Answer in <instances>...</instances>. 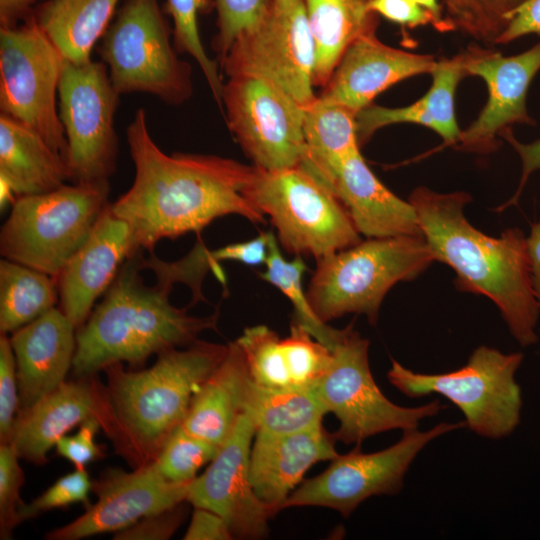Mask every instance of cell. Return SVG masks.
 Here are the masks:
<instances>
[{
    "label": "cell",
    "instance_id": "1",
    "mask_svg": "<svg viewBox=\"0 0 540 540\" xmlns=\"http://www.w3.org/2000/svg\"><path fill=\"white\" fill-rule=\"evenodd\" d=\"M126 136L135 178L111 209L130 225L140 248L153 252L160 240L199 233L226 215L265 223V215L243 194L254 166L215 155L164 153L150 135L143 108L135 112Z\"/></svg>",
    "mask_w": 540,
    "mask_h": 540
},
{
    "label": "cell",
    "instance_id": "2",
    "mask_svg": "<svg viewBox=\"0 0 540 540\" xmlns=\"http://www.w3.org/2000/svg\"><path fill=\"white\" fill-rule=\"evenodd\" d=\"M471 196L463 191L438 193L413 190V205L422 236L435 261L455 274L462 291L488 297L498 307L511 335L523 347L538 341L540 307L536 300L527 251V237L509 228L491 237L472 226L464 215Z\"/></svg>",
    "mask_w": 540,
    "mask_h": 540
},
{
    "label": "cell",
    "instance_id": "3",
    "mask_svg": "<svg viewBox=\"0 0 540 540\" xmlns=\"http://www.w3.org/2000/svg\"><path fill=\"white\" fill-rule=\"evenodd\" d=\"M144 249L121 266L102 301L76 331L72 369L77 377L96 375L114 363L141 366L153 354L186 347L201 332L216 329L219 309L193 316L169 301L171 289L147 286L140 271Z\"/></svg>",
    "mask_w": 540,
    "mask_h": 540
},
{
    "label": "cell",
    "instance_id": "4",
    "mask_svg": "<svg viewBox=\"0 0 540 540\" xmlns=\"http://www.w3.org/2000/svg\"><path fill=\"white\" fill-rule=\"evenodd\" d=\"M227 348L197 340L158 354L148 369L126 371L114 363L103 370L115 422L112 441L134 468L155 460Z\"/></svg>",
    "mask_w": 540,
    "mask_h": 540
},
{
    "label": "cell",
    "instance_id": "5",
    "mask_svg": "<svg viewBox=\"0 0 540 540\" xmlns=\"http://www.w3.org/2000/svg\"><path fill=\"white\" fill-rule=\"evenodd\" d=\"M434 261L423 236L367 238L317 261L306 295L324 323L356 313L376 325L387 292Z\"/></svg>",
    "mask_w": 540,
    "mask_h": 540
},
{
    "label": "cell",
    "instance_id": "6",
    "mask_svg": "<svg viewBox=\"0 0 540 540\" xmlns=\"http://www.w3.org/2000/svg\"><path fill=\"white\" fill-rule=\"evenodd\" d=\"M109 194V180H102L16 198L1 227V255L56 279L110 203Z\"/></svg>",
    "mask_w": 540,
    "mask_h": 540
},
{
    "label": "cell",
    "instance_id": "7",
    "mask_svg": "<svg viewBox=\"0 0 540 540\" xmlns=\"http://www.w3.org/2000/svg\"><path fill=\"white\" fill-rule=\"evenodd\" d=\"M244 196L277 232L283 248L319 261L361 241L335 193L301 164L278 170L254 166Z\"/></svg>",
    "mask_w": 540,
    "mask_h": 540
},
{
    "label": "cell",
    "instance_id": "8",
    "mask_svg": "<svg viewBox=\"0 0 540 540\" xmlns=\"http://www.w3.org/2000/svg\"><path fill=\"white\" fill-rule=\"evenodd\" d=\"M522 361L520 352L503 353L482 345L472 352L464 366L445 373L414 372L391 359L387 378L411 398L434 393L445 397L460 409L472 432L501 439L520 424L522 395L515 374Z\"/></svg>",
    "mask_w": 540,
    "mask_h": 540
},
{
    "label": "cell",
    "instance_id": "9",
    "mask_svg": "<svg viewBox=\"0 0 540 540\" xmlns=\"http://www.w3.org/2000/svg\"><path fill=\"white\" fill-rule=\"evenodd\" d=\"M158 0H124L101 38L98 53L115 90L147 93L169 105L191 96V67L178 58Z\"/></svg>",
    "mask_w": 540,
    "mask_h": 540
},
{
    "label": "cell",
    "instance_id": "10",
    "mask_svg": "<svg viewBox=\"0 0 540 540\" xmlns=\"http://www.w3.org/2000/svg\"><path fill=\"white\" fill-rule=\"evenodd\" d=\"M329 348L331 364L314 389L328 413L339 421L333 433L336 441L361 445L379 433L415 429L423 419L446 408L438 399L417 407H403L389 400L372 376L369 341L352 324L337 329Z\"/></svg>",
    "mask_w": 540,
    "mask_h": 540
},
{
    "label": "cell",
    "instance_id": "11",
    "mask_svg": "<svg viewBox=\"0 0 540 540\" xmlns=\"http://www.w3.org/2000/svg\"><path fill=\"white\" fill-rule=\"evenodd\" d=\"M65 59L33 18L0 27V110L23 123L65 159L56 104Z\"/></svg>",
    "mask_w": 540,
    "mask_h": 540
},
{
    "label": "cell",
    "instance_id": "12",
    "mask_svg": "<svg viewBox=\"0 0 540 540\" xmlns=\"http://www.w3.org/2000/svg\"><path fill=\"white\" fill-rule=\"evenodd\" d=\"M58 97L70 180H109L117 169L119 144L114 121L120 94L110 80L106 64L65 60Z\"/></svg>",
    "mask_w": 540,
    "mask_h": 540
},
{
    "label": "cell",
    "instance_id": "13",
    "mask_svg": "<svg viewBox=\"0 0 540 540\" xmlns=\"http://www.w3.org/2000/svg\"><path fill=\"white\" fill-rule=\"evenodd\" d=\"M466 427L465 421L441 422L429 430H404L393 445L363 453L360 445L338 455L321 474L300 483L284 503V508L318 506L333 509L347 518L366 499L396 495L418 453L434 439Z\"/></svg>",
    "mask_w": 540,
    "mask_h": 540
},
{
    "label": "cell",
    "instance_id": "14",
    "mask_svg": "<svg viewBox=\"0 0 540 540\" xmlns=\"http://www.w3.org/2000/svg\"><path fill=\"white\" fill-rule=\"evenodd\" d=\"M221 66L229 77L266 80L302 105L315 99V49L303 0H273L266 17L239 35Z\"/></svg>",
    "mask_w": 540,
    "mask_h": 540
},
{
    "label": "cell",
    "instance_id": "15",
    "mask_svg": "<svg viewBox=\"0 0 540 540\" xmlns=\"http://www.w3.org/2000/svg\"><path fill=\"white\" fill-rule=\"evenodd\" d=\"M222 106L230 131L254 166L278 170L303 161L304 105L284 90L257 77H229Z\"/></svg>",
    "mask_w": 540,
    "mask_h": 540
},
{
    "label": "cell",
    "instance_id": "16",
    "mask_svg": "<svg viewBox=\"0 0 540 540\" xmlns=\"http://www.w3.org/2000/svg\"><path fill=\"white\" fill-rule=\"evenodd\" d=\"M255 434L252 419L243 414L205 472L191 481L186 499L194 507L219 514L233 537L239 539L264 538L273 517L250 481V452Z\"/></svg>",
    "mask_w": 540,
    "mask_h": 540
},
{
    "label": "cell",
    "instance_id": "17",
    "mask_svg": "<svg viewBox=\"0 0 540 540\" xmlns=\"http://www.w3.org/2000/svg\"><path fill=\"white\" fill-rule=\"evenodd\" d=\"M462 56L467 76L485 81L488 99L477 119L461 132L457 143L462 150L489 153L497 147L496 136L511 125H535L526 100L530 84L540 70V42L514 56L478 46L469 47Z\"/></svg>",
    "mask_w": 540,
    "mask_h": 540
},
{
    "label": "cell",
    "instance_id": "18",
    "mask_svg": "<svg viewBox=\"0 0 540 540\" xmlns=\"http://www.w3.org/2000/svg\"><path fill=\"white\" fill-rule=\"evenodd\" d=\"M189 483L165 480L148 464L132 472L110 469L93 482L97 501L69 524L50 531L49 540H78L118 532L144 517L187 502Z\"/></svg>",
    "mask_w": 540,
    "mask_h": 540
},
{
    "label": "cell",
    "instance_id": "19",
    "mask_svg": "<svg viewBox=\"0 0 540 540\" xmlns=\"http://www.w3.org/2000/svg\"><path fill=\"white\" fill-rule=\"evenodd\" d=\"M97 418L113 440L114 415L106 386L96 375L65 381L30 410L16 418L11 447L19 459L35 465L47 462L48 451L72 428Z\"/></svg>",
    "mask_w": 540,
    "mask_h": 540
},
{
    "label": "cell",
    "instance_id": "20",
    "mask_svg": "<svg viewBox=\"0 0 540 540\" xmlns=\"http://www.w3.org/2000/svg\"><path fill=\"white\" fill-rule=\"evenodd\" d=\"M140 247L130 225L107 205L90 235L56 278L62 312L78 329L121 266Z\"/></svg>",
    "mask_w": 540,
    "mask_h": 540
},
{
    "label": "cell",
    "instance_id": "21",
    "mask_svg": "<svg viewBox=\"0 0 540 540\" xmlns=\"http://www.w3.org/2000/svg\"><path fill=\"white\" fill-rule=\"evenodd\" d=\"M435 64L431 55L406 52L382 43L375 34L364 35L345 51L319 97L358 114L390 86L431 73Z\"/></svg>",
    "mask_w": 540,
    "mask_h": 540
},
{
    "label": "cell",
    "instance_id": "22",
    "mask_svg": "<svg viewBox=\"0 0 540 540\" xmlns=\"http://www.w3.org/2000/svg\"><path fill=\"white\" fill-rule=\"evenodd\" d=\"M77 328L61 309L52 308L13 332L19 410H30L66 381L76 350Z\"/></svg>",
    "mask_w": 540,
    "mask_h": 540
},
{
    "label": "cell",
    "instance_id": "23",
    "mask_svg": "<svg viewBox=\"0 0 540 540\" xmlns=\"http://www.w3.org/2000/svg\"><path fill=\"white\" fill-rule=\"evenodd\" d=\"M335 438L322 425L293 433L256 432L249 475L259 499L274 516L311 466L339 454Z\"/></svg>",
    "mask_w": 540,
    "mask_h": 540
},
{
    "label": "cell",
    "instance_id": "24",
    "mask_svg": "<svg viewBox=\"0 0 540 540\" xmlns=\"http://www.w3.org/2000/svg\"><path fill=\"white\" fill-rule=\"evenodd\" d=\"M330 189L345 206L357 231L367 238L422 236L413 205L396 196L376 177L360 149L342 161Z\"/></svg>",
    "mask_w": 540,
    "mask_h": 540
},
{
    "label": "cell",
    "instance_id": "25",
    "mask_svg": "<svg viewBox=\"0 0 540 540\" xmlns=\"http://www.w3.org/2000/svg\"><path fill=\"white\" fill-rule=\"evenodd\" d=\"M70 180L66 160L35 131L1 113V205L53 191Z\"/></svg>",
    "mask_w": 540,
    "mask_h": 540
},
{
    "label": "cell",
    "instance_id": "26",
    "mask_svg": "<svg viewBox=\"0 0 540 540\" xmlns=\"http://www.w3.org/2000/svg\"><path fill=\"white\" fill-rule=\"evenodd\" d=\"M227 347L221 363L194 395L181 424L190 434L219 448L245 414L246 393L251 381L236 340Z\"/></svg>",
    "mask_w": 540,
    "mask_h": 540
},
{
    "label": "cell",
    "instance_id": "27",
    "mask_svg": "<svg viewBox=\"0 0 540 540\" xmlns=\"http://www.w3.org/2000/svg\"><path fill=\"white\" fill-rule=\"evenodd\" d=\"M432 85L416 102L400 108L369 105L356 115L359 146L378 129L398 123H413L432 129L445 144H456L461 135L456 113L455 93L460 80L467 76L462 53L452 59L436 61L431 71Z\"/></svg>",
    "mask_w": 540,
    "mask_h": 540
},
{
    "label": "cell",
    "instance_id": "28",
    "mask_svg": "<svg viewBox=\"0 0 540 540\" xmlns=\"http://www.w3.org/2000/svg\"><path fill=\"white\" fill-rule=\"evenodd\" d=\"M314 42L313 84L325 86L348 47L358 38L375 34L377 14L371 0H303Z\"/></svg>",
    "mask_w": 540,
    "mask_h": 540
},
{
    "label": "cell",
    "instance_id": "29",
    "mask_svg": "<svg viewBox=\"0 0 540 540\" xmlns=\"http://www.w3.org/2000/svg\"><path fill=\"white\" fill-rule=\"evenodd\" d=\"M120 0H46L31 17L66 61H91L95 44L112 22Z\"/></svg>",
    "mask_w": 540,
    "mask_h": 540
},
{
    "label": "cell",
    "instance_id": "30",
    "mask_svg": "<svg viewBox=\"0 0 540 540\" xmlns=\"http://www.w3.org/2000/svg\"><path fill=\"white\" fill-rule=\"evenodd\" d=\"M356 115L349 108L321 97L304 106L306 153L300 164L329 188L342 161L360 149Z\"/></svg>",
    "mask_w": 540,
    "mask_h": 540
},
{
    "label": "cell",
    "instance_id": "31",
    "mask_svg": "<svg viewBox=\"0 0 540 540\" xmlns=\"http://www.w3.org/2000/svg\"><path fill=\"white\" fill-rule=\"evenodd\" d=\"M271 231L260 232L254 239L226 245L209 250L201 239H198L193 249L183 258L174 262L159 259L154 252H149L148 258L143 256V269L155 273L159 285L172 289L175 283L186 284L192 292V300L188 307L199 301H204L202 282L205 275L213 270L220 281L224 282V274L220 267L221 261H235L248 266L265 264L268 256Z\"/></svg>",
    "mask_w": 540,
    "mask_h": 540
},
{
    "label": "cell",
    "instance_id": "32",
    "mask_svg": "<svg viewBox=\"0 0 540 540\" xmlns=\"http://www.w3.org/2000/svg\"><path fill=\"white\" fill-rule=\"evenodd\" d=\"M328 411L315 389H270L249 383L245 414L256 432L293 433L322 425Z\"/></svg>",
    "mask_w": 540,
    "mask_h": 540
},
{
    "label": "cell",
    "instance_id": "33",
    "mask_svg": "<svg viewBox=\"0 0 540 540\" xmlns=\"http://www.w3.org/2000/svg\"><path fill=\"white\" fill-rule=\"evenodd\" d=\"M59 296L54 277L13 262L0 261V331L14 332L54 308Z\"/></svg>",
    "mask_w": 540,
    "mask_h": 540
},
{
    "label": "cell",
    "instance_id": "34",
    "mask_svg": "<svg viewBox=\"0 0 540 540\" xmlns=\"http://www.w3.org/2000/svg\"><path fill=\"white\" fill-rule=\"evenodd\" d=\"M307 270L302 256H295L292 260L283 257L277 238L272 232L265 271L259 276L288 298L294 308L293 320L299 322L315 339L329 347L337 329L322 322L314 313L302 286L303 275Z\"/></svg>",
    "mask_w": 540,
    "mask_h": 540
},
{
    "label": "cell",
    "instance_id": "35",
    "mask_svg": "<svg viewBox=\"0 0 540 540\" xmlns=\"http://www.w3.org/2000/svg\"><path fill=\"white\" fill-rule=\"evenodd\" d=\"M281 340L266 325L247 327L236 339L256 385L270 389L294 388Z\"/></svg>",
    "mask_w": 540,
    "mask_h": 540
},
{
    "label": "cell",
    "instance_id": "36",
    "mask_svg": "<svg viewBox=\"0 0 540 540\" xmlns=\"http://www.w3.org/2000/svg\"><path fill=\"white\" fill-rule=\"evenodd\" d=\"M212 0H166V11L173 19V43L179 52L189 54L198 63L215 101L222 107L223 82L218 67L206 53L199 33L198 15L209 12Z\"/></svg>",
    "mask_w": 540,
    "mask_h": 540
},
{
    "label": "cell",
    "instance_id": "37",
    "mask_svg": "<svg viewBox=\"0 0 540 540\" xmlns=\"http://www.w3.org/2000/svg\"><path fill=\"white\" fill-rule=\"evenodd\" d=\"M452 30L495 44L510 16L526 0H442Z\"/></svg>",
    "mask_w": 540,
    "mask_h": 540
},
{
    "label": "cell",
    "instance_id": "38",
    "mask_svg": "<svg viewBox=\"0 0 540 540\" xmlns=\"http://www.w3.org/2000/svg\"><path fill=\"white\" fill-rule=\"evenodd\" d=\"M219 449L179 425L150 464L169 482L189 483L197 477L196 474L203 465L214 459Z\"/></svg>",
    "mask_w": 540,
    "mask_h": 540
},
{
    "label": "cell",
    "instance_id": "39",
    "mask_svg": "<svg viewBox=\"0 0 540 540\" xmlns=\"http://www.w3.org/2000/svg\"><path fill=\"white\" fill-rule=\"evenodd\" d=\"M281 343L293 387L314 389L331 364V349L295 320Z\"/></svg>",
    "mask_w": 540,
    "mask_h": 540
},
{
    "label": "cell",
    "instance_id": "40",
    "mask_svg": "<svg viewBox=\"0 0 540 540\" xmlns=\"http://www.w3.org/2000/svg\"><path fill=\"white\" fill-rule=\"evenodd\" d=\"M214 5L218 33L213 47L221 62L235 39L266 17L273 0H214Z\"/></svg>",
    "mask_w": 540,
    "mask_h": 540
},
{
    "label": "cell",
    "instance_id": "41",
    "mask_svg": "<svg viewBox=\"0 0 540 540\" xmlns=\"http://www.w3.org/2000/svg\"><path fill=\"white\" fill-rule=\"evenodd\" d=\"M11 445H0V538L13 537V530L21 523L19 510L25 504L20 497L24 482L23 470Z\"/></svg>",
    "mask_w": 540,
    "mask_h": 540
},
{
    "label": "cell",
    "instance_id": "42",
    "mask_svg": "<svg viewBox=\"0 0 540 540\" xmlns=\"http://www.w3.org/2000/svg\"><path fill=\"white\" fill-rule=\"evenodd\" d=\"M91 482L86 469H76L59 478L44 493L19 510L20 521L32 519L51 509L83 503L89 506V492L92 490Z\"/></svg>",
    "mask_w": 540,
    "mask_h": 540
},
{
    "label": "cell",
    "instance_id": "43",
    "mask_svg": "<svg viewBox=\"0 0 540 540\" xmlns=\"http://www.w3.org/2000/svg\"><path fill=\"white\" fill-rule=\"evenodd\" d=\"M19 410L16 361L10 338L0 336V443L10 445Z\"/></svg>",
    "mask_w": 540,
    "mask_h": 540
},
{
    "label": "cell",
    "instance_id": "44",
    "mask_svg": "<svg viewBox=\"0 0 540 540\" xmlns=\"http://www.w3.org/2000/svg\"><path fill=\"white\" fill-rule=\"evenodd\" d=\"M184 502L142 518L133 525L115 532V540H166L185 518Z\"/></svg>",
    "mask_w": 540,
    "mask_h": 540
},
{
    "label": "cell",
    "instance_id": "45",
    "mask_svg": "<svg viewBox=\"0 0 540 540\" xmlns=\"http://www.w3.org/2000/svg\"><path fill=\"white\" fill-rule=\"evenodd\" d=\"M102 428L97 418H89L79 425L74 435H65L56 443L58 455L70 461L76 469H85L86 465L102 456L101 448L95 443V436Z\"/></svg>",
    "mask_w": 540,
    "mask_h": 540
},
{
    "label": "cell",
    "instance_id": "46",
    "mask_svg": "<svg viewBox=\"0 0 540 540\" xmlns=\"http://www.w3.org/2000/svg\"><path fill=\"white\" fill-rule=\"evenodd\" d=\"M368 8L402 26L415 28L432 24L437 29L433 15L412 0H371Z\"/></svg>",
    "mask_w": 540,
    "mask_h": 540
},
{
    "label": "cell",
    "instance_id": "47",
    "mask_svg": "<svg viewBox=\"0 0 540 540\" xmlns=\"http://www.w3.org/2000/svg\"><path fill=\"white\" fill-rule=\"evenodd\" d=\"M184 540H230L232 532L227 522L216 512L194 507Z\"/></svg>",
    "mask_w": 540,
    "mask_h": 540
},
{
    "label": "cell",
    "instance_id": "48",
    "mask_svg": "<svg viewBox=\"0 0 540 540\" xmlns=\"http://www.w3.org/2000/svg\"><path fill=\"white\" fill-rule=\"evenodd\" d=\"M529 34L540 35V0H526L513 11L495 44H507Z\"/></svg>",
    "mask_w": 540,
    "mask_h": 540
},
{
    "label": "cell",
    "instance_id": "49",
    "mask_svg": "<svg viewBox=\"0 0 540 540\" xmlns=\"http://www.w3.org/2000/svg\"><path fill=\"white\" fill-rule=\"evenodd\" d=\"M500 136L504 137V139L509 142L519 154L522 161V176L514 196L504 205L500 206L497 211H501L506 207L517 204L529 176L534 171L540 170V139L528 144L521 143L515 138L510 128L503 130Z\"/></svg>",
    "mask_w": 540,
    "mask_h": 540
},
{
    "label": "cell",
    "instance_id": "50",
    "mask_svg": "<svg viewBox=\"0 0 540 540\" xmlns=\"http://www.w3.org/2000/svg\"><path fill=\"white\" fill-rule=\"evenodd\" d=\"M39 0H0V26L14 27L26 20Z\"/></svg>",
    "mask_w": 540,
    "mask_h": 540
},
{
    "label": "cell",
    "instance_id": "51",
    "mask_svg": "<svg viewBox=\"0 0 540 540\" xmlns=\"http://www.w3.org/2000/svg\"><path fill=\"white\" fill-rule=\"evenodd\" d=\"M527 251L530 264L531 280L536 300L540 307V216L532 225L527 237Z\"/></svg>",
    "mask_w": 540,
    "mask_h": 540
},
{
    "label": "cell",
    "instance_id": "52",
    "mask_svg": "<svg viewBox=\"0 0 540 540\" xmlns=\"http://www.w3.org/2000/svg\"><path fill=\"white\" fill-rule=\"evenodd\" d=\"M433 15L440 32L452 30L442 14V7L438 0H412Z\"/></svg>",
    "mask_w": 540,
    "mask_h": 540
}]
</instances>
